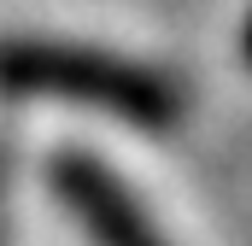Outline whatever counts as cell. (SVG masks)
<instances>
[{"mask_svg":"<svg viewBox=\"0 0 252 246\" xmlns=\"http://www.w3.org/2000/svg\"><path fill=\"white\" fill-rule=\"evenodd\" d=\"M0 88L18 100L106 112L135 129H170L182 118V88L164 70L76 41H0Z\"/></svg>","mask_w":252,"mask_h":246,"instance_id":"1","label":"cell"},{"mask_svg":"<svg viewBox=\"0 0 252 246\" xmlns=\"http://www.w3.org/2000/svg\"><path fill=\"white\" fill-rule=\"evenodd\" d=\"M53 193L59 205L76 217V229L94 246H170L164 229L153 223V211L124 187V176H112L100 158L88 153H59L53 158Z\"/></svg>","mask_w":252,"mask_h":246,"instance_id":"2","label":"cell"},{"mask_svg":"<svg viewBox=\"0 0 252 246\" xmlns=\"http://www.w3.org/2000/svg\"><path fill=\"white\" fill-rule=\"evenodd\" d=\"M241 53H247V64H252V12H247V30H241Z\"/></svg>","mask_w":252,"mask_h":246,"instance_id":"3","label":"cell"}]
</instances>
